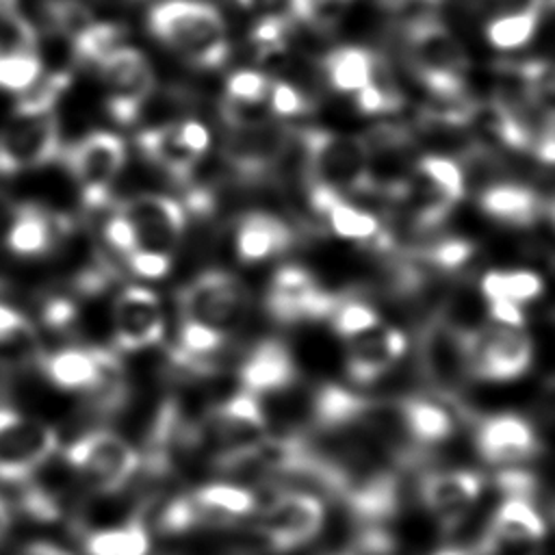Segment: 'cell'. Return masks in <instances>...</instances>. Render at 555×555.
Returning <instances> with one entry per match:
<instances>
[{"mask_svg":"<svg viewBox=\"0 0 555 555\" xmlns=\"http://www.w3.org/2000/svg\"><path fill=\"white\" fill-rule=\"evenodd\" d=\"M150 30L199 69L228 61L230 41L221 11L208 0H163L150 9Z\"/></svg>","mask_w":555,"mask_h":555,"instance_id":"6da1fadb","label":"cell"},{"mask_svg":"<svg viewBox=\"0 0 555 555\" xmlns=\"http://www.w3.org/2000/svg\"><path fill=\"white\" fill-rule=\"evenodd\" d=\"M304 154L308 182L332 189L338 195L369 193V154L360 137L327 128L293 130Z\"/></svg>","mask_w":555,"mask_h":555,"instance_id":"7a4b0ae2","label":"cell"},{"mask_svg":"<svg viewBox=\"0 0 555 555\" xmlns=\"http://www.w3.org/2000/svg\"><path fill=\"white\" fill-rule=\"evenodd\" d=\"M65 464L85 479L93 492H117L141 468V455L115 431L95 429L76 438L63 453Z\"/></svg>","mask_w":555,"mask_h":555,"instance_id":"3957f363","label":"cell"},{"mask_svg":"<svg viewBox=\"0 0 555 555\" xmlns=\"http://www.w3.org/2000/svg\"><path fill=\"white\" fill-rule=\"evenodd\" d=\"M61 156L80 189L82 204L89 210L106 206L111 199L113 182L126 165L124 139L108 130L89 132L67 145Z\"/></svg>","mask_w":555,"mask_h":555,"instance_id":"277c9868","label":"cell"},{"mask_svg":"<svg viewBox=\"0 0 555 555\" xmlns=\"http://www.w3.org/2000/svg\"><path fill=\"white\" fill-rule=\"evenodd\" d=\"M470 340L434 317L421 332L418 366L434 395L455 408L470 375Z\"/></svg>","mask_w":555,"mask_h":555,"instance_id":"5b68a950","label":"cell"},{"mask_svg":"<svg viewBox=\"0 0 555 555\" xmlns=\"http://www.w3.org/2000/svg\"><path fill=\"white\" fill-rule=\"evenodd\" d=\"M95 67L106 91L108 115L121 126L134 124L156 91V76L147 56L124 43L104 54Z\"/></svg>","mask_w":555,"mask_h":555,"instance_id":"8992f818","label":"cell"},{"mask_svg":"<svg viewBox=\"0 0 555 555\" xmlns=\"http://www.w3.org/2000/svg\"><path fill=\"white\" fill-rule=\"evenodd\" d=\"M61 126L54 111H15L0 128V176L39 169L61 158Z\"/></svg>","mask_w":555,"mask_h":555,"instance_id":"52a82bcc","label":"cell"},{"mask_svg":"<svg viewBox=\"0 0 555 555\" xmlns=\"http://www.w3.org/2000/svg\"><path fill=\"white\" fill-rule=\"evenodd\" d=\"M59 451L54 427L0 408V481H26Z\"/></svg>","mask_w":555,"mask_h":555,"instance_id":"ba28073f","label":"cell"},{"mask_svg":"<svg viewBox=\"0 0 555 555\" xmlns=\"http://www.w3.org/2000/svg\"><path fill=\"white\" fill-rule=\"evenodd\" d=\"M178 306L184 321H197L228 334L243 321L249 293L247 286L228 271H204L178 293Z\"/></svg>","mask_w":555,"mask_h":555,"instance_id":"9c48e42d","label":"cell"},{"mask_svg":"<svg viewBox=\"0 0 555 555\" xmlns=\"http://www.w3.org/2000/svg\"><path fill=\"white\" fill-rule=\"evenodd\" d=\"M325 507L308 492L275 494L256 518V531L278 553H288L312 542L323 529Z\"/></svg>","mask_w":555,"mask_h":555,"instance_id":"30bf717a","label":"cell"},{"mask_svg":"<svg viewBox=\"0 0 555 555\" xmlns=\"http://www.w3.org/2000/svg\"><path fill=\"white\" fill-rule=\"evenodd\" d=\"M533 371V343L527 327L488 323L470 340L473 379L509 382Z\"/></svg>","mask_w":555,"mask_h":555,"instance_id":"8fae6325","label":"cell"},{"mask_svg":"<svg viewBox=\"0 0 555 555\" xmlns=\"http://www.w3.org/2000/svg\"><path fill=\"white\" fill-rule=\"evenodd\" d=\"M340 299L325 291L304 267L286 264L271 278L267 310L275 321L301 323L332 319Z\"/></svg>","mask_w":555,"mask_h":555,"instance_id":"7c38bea8","label":"cell"},{"mask_svg":"<svg viewBox=\"0 0 555 555\" xmlns=\"http://www.w3.org/2000/svg\"><path fill=\"white\" fill-rule=\"evenodd\" d=\"M117 212L126 217L134 234V249L130 254L145 251L171 256L186 225L182 204L165 195H137L121 202Z\"/></svg>","mask_w":555,"mask_h":555,"instance_id":"4fadbf2b","label":"cell"},{"mask_svg":"<svg viewBox=\"0 0 555 555\" xmlns=\"http://www.w3.org/2000/svg\"><path fill=\"white\" fill-rule=\"evenodd\" d=\"M291 139L293 130L273 126L269 121L245 128H228L223 158L238 180H264L284 158Z\"/></svg>","mask_w":555,"mask_h":555,"instance_id":"5bb4252c","label":"cell"},{"mask_svg":"<svg viewBox=\"0 0 555 555\" xmlns=\"http://www.w3.org/2000/svg\"><path fill=\"white\" fill-rule=\"evenodd\" d=\"M473 442L477 457L496 466L535 460L542 453L533 423L516 412L479 418L473 425Z\"/></svg>","mask_w":555,"mask_h":555,"instance_id":"9a60e30c","label":"cell"},{"mask_svg":"<svg viewBox=\"0 0 555 555\" xmlns=\"http://www.w3.org/2000/svg\"><path fill=\"white\" fill-rule=\"evenodd\" d=\"M165 338V314L160 299L145 286H126L113 301L115 349L134 353Z\"/></svg>","mask_w":555,"mask_h":555,"instance_id":"2e32d148","label":"cell"},{"mask_svg":"<svg viewBox=\"0 0 555 555\" xmlns=\"http://www.w3.org/2000/svg\"><path fill=\"white\" fill-rule=\"evenodd\" d=\"M486 488L481 473L470 468H451L427 473L418 483V496L425 509L449 533L477 503Z\"/></svg>","mask_w":555,"mask_h":555,"instance_id":"e0dca14e","label":"cell"},{"mask_svg":"<svg viewBox=\"0 0 555 555\" xmlns=\"http://www.w3.org/2000/svg\"><path fill=\"white\" fill-rule=\"evenodd\" d=\"M347 375L353 384L369 386L386 375L405 353L408 338L395 325L384 323V319L347 338Z\"/></svg>","mask_w":555,"mask_h":555,"instance_id":"ac0fdd59","label":"cell"},{"mask_svg":"<svg viewBox=\"0 0 555 555\" xmlns=\"http://www.w3.org/2000/svg\"><path fill=\"white\" fill-rule=\"evenodd\" d=\"M477 208L499 228L529 230L544 215V197L531 184L503 180L475 195Z\"/></svg>","mask_w":555,"mask_h":555,"instance_id":"d6986e66","label":"cell"},{"mask_svg":"<svg viewBox=\"0 0 555 555\" xmlns=\"http://www.w3.org/2000/svg\"><path fill=\"white\" fill-rule=\"evenodd\" d=\"M182 501L191 529L230 525L256 509L254 492L228 481L197 486L189 494H182Z\"/></svg>","mask_w":555,"mask_h":555,"instance_id":"ffe728a7","label":"cell"},{"mask_svg":"<svg viewBox=\"0 0 555 555\" xmlns=\"http://www.w3.org/2000/svg\"><path fill=\"white\" fill-rule=\"evenodd\" d=\"M308 202L312 210L323 217L330 225V230L345 238V241H358V243H373L375 247L386 245V232L382 230L379 219L362 210L353 204H349L343 195L334 193L327 186L308 182Z\"/></svg>","mask_w":555,"mask_h":555,"instance_id":"44dd1931","label":"cell"},{"mask_svg":"<svg viewBox=\"0 0 555 555\" xmlns=\"http://www.w3.org/2000/svg\"><path fill=\"white\" fill-rule=\"evenodd\" d=\"M206 427L217 440L223 442L221 453H225L267 436V416L258 397L241 390L210 412Z\"/></svg>","mask_w":555,"mask_h":555,"instance_id":"7402d4cb","label":"cell"},{"mask_svg":"<svg viewBox=\"0 0 555 555\" xmlns=\"http://www.w3.org/2000/svg\"><path fill=\"white\" fill-rule=\"evenodd\" d=\"M299 377L297 364L282 340L258 343L238 366V382L245 392L264 395L291 388Z\"/></svg>","mask_w":555,"mask_h":555,"instance_id":"603a6c76","label":"cell"},{"mask_svg":"<svg viewBox=\"0 0 555 555\" xmlns=\"http://www.w3.org/2000/svg\"><path fill=\"white\" fill-rule=\"evenodd\" d=\"M67 228L69 225L61 223L56 215L39 204H20L11 215L4 243L15 256H43L54 249L61 232Z\"/></svg>","mask_w":555,"mask_h":555,"instance_id":"cb8c5ba5","label":"cell"},{"mask_svg":"<svg viewBox=\"0 0 555 555\" xmlns=\"http://www.w3.org/2000/svg\"><path fill=\"white\" fill-rule=\"evenodd\" d=\"M104 356L100 347H65L43 356L41 369L56 388L91 395L102 382Z\"/></svg>","mask_w":555,"mask_h":555,"instance_id":"d4e9b609","label":"cell"},{"mask_svg":"<svg viewBox=\"0 0 555 555\" xmlns=\"http://www.w3.org/2000/svg\"><path fill=\"white\" fill-rule=\"evenodd\" d=\"M293 243V232L280 217L271 212H247L236 225L234 247L243 262H260L286 251Z\"/></svg>","mask_w":555,"mask_h":555,"instance_id":"484cf974","label":"cell"},{"mask_svg":"<svg viewBox=\"0 0 555 555\" xmlns=\"http://www.w3.org/2000/svg\"><path fill=\"white\" fill-rule=\"evenodd\" d=\"M137 145L141 154L163 173H167L173 182H189L199 160L182 145L176 121L141 130L137 134Z\"/></svg>","mask_w":555,"mask_h":555,"instance_id":"4316f807","label":"cell"},{"mask_svg":"<svg viewBox=\"0 0 555 555\" xmlns=\"http://www.w3.org/2000/svg\"><path fill=\"white\" fill-rule=\"evenodd\" d=\"M377 56L360 46H343L327 52L321 61L327 85L338 93H358L364 89L377 67Z\"/></svg>","mask_w":555,"mask_h":555,"instance_id":"83f0119b","label":"cell"},{"mask_svg":"<svg viewBox=\"0 0 555 555\" xmlns=\"http://www.w3.org/2000/svg\"><path fill=\"white\" fill-rule=\"evenodd\" d=\"M486 301L535 304L546 291L544 278L535 269H490L477 282Z\"/></svg>","mask_w":555,"mask_h":555,"instance_id":"f1b7e54d","label":"cell"},{"mask_svg":"<svg viewBox=\"0 0 555 555\" xmlns=\"http://www.w3.org/2000/svg\"><path fill=\"white\" fill-rule=\"evenodd\" d=\"M82 548L87 555H147L150 531L141 518H134L117 527L85 533Z\"/></svg>","mask_w":555,"mask_h":555,"instance_id":"f546056e","label":"cell"},{"mask_svg":"<svg viewBox=\"0 0 555 555\" xmlns=\"http://www.w3.org/2000/svg\"><path fill=\"white\" fill-rule=\"evenodd\" d=\"M540 17H542V9L488 17L483 26V37L488 46L494 50H501V52L518 50L535 39L540 28Z\"/></svg>","mask_w":555,"mask_h":555,"instance_id":"4dcf8cb0","label":"cell"},{"mask_svg":"<svg viewBox=\"0 0 555 555\" xmlns=\"http://www.w3.org/2000/svg\"><path fill=\"white\" fill-rule=\"evenodd\" d=\"M43 63L35 52H0V89L26 93L43 76Z\"/></svg>","mask_w":555,"mask_h":555,"instance_id":"1f68e13d","label":"cell"},{"mask_svg":"<svg viewBox=\"0 0 555 555\" xmlns=\"http://www.w3.org/2000/svg\"><path fill=\"white\" fill-rule=\"evenodd\" d=\"M479 254V245L464 236H447L425 247L423 260L427 267L436 271H460L470 264V260Z\"/></svg>","mask_w":555,"mask_h":555,"instance_id":"d6a6232c","label":"cell"},{"mask_svg":"<svg viewBox=\"0 0 555 555\" xmlns=\"http://www.w3.org/2000/svg\"><path fill=\"white\" fill-rule=\"evenodd\" d=\"M288 2H291L293 17L317 33L334 30L343 22L351 4V0H288Z\"/></svg>","mask_w":555,"mask_h":555,"instance_id":"836d02e7","label":"cell"},{"mask_svg":"<svg viewBox=\"0 0 555 555\" xmlns=\"http://www.w3.org/2000/svg\"><path fill=\"white\" fill-rule=\"evenodd\" d=\"M332 327L345 340L377 325L382 317L364 301H340L332 314Z\"/></svg>","mask_w":555,"mask_h":555,"instance_id":"e575fe53","label":"cell"},{"mask_svg":"<svg viewBox=\"0 0 555 555\" xmlns=\"http://www.w3.org/2000/svg\"><path fill=\"white\" fill-rule=\"evenodd\" d=\"M531 100L548 111H555V61L522 59Z\"/></svg>","mask_w":555,"mask_h":555,"instance_id":"d590c367","label":"cell"},{"mask_svg":"<svg viewBox=\"0 0 555 555\" xmlns=\"http://www.w3.org/2000/svg\"><path fill=\"white\" fill-rule=\"evenodd\" d=\"M271 82L262 72L238 69L225 80V98L238 102H269Z\"/></svg>","mask_w":555,"mask_h":555,"instance_id":"8d00e7d4","label":"cell"},{"mask_svg":"<svg viewBox=\"0 0 555 555\" xmlns=\"http://www.w3.org/2000/svg\"><path fill=\"white\" fill-rule=\"evenodd\" d=\"M310 100L306 93H301L299 87L286 82V80H273L269 91V108L275 115L282 117H295L310 111Z\"/></svg>","mask_w":555,"mask_h":555,"instance_id":"74e56055","label":"cell"},{"mask_svg":"<svg viewBox=\"0 0 555 555\" xmlns=\"http://www.w3.org/2000/svg\"><path fill=\"white\" fill-rule=\"evenodd\" d=\"M35 340L30 321L13 306L0 304V347H26Z\"/></svg>","mask_w":555,"mask_h":555,"instance_id":"f35d334b","label":"cell"},{"mask_svg":"<svg viewBox=\"0 0 555 555\" xmlns=\"http://www.w3.org/2000/svg\"><path fill=\"white\" fill-rule=\"evenodd\" d=\"M128 267L147 280H160L169 273L171 269V256H163V254H145V251H134L130 256H126Z\"/></svg>","mask_w":555,"mask_h":555,"instance_id":"ab89813d","label":"cell"},{"mask_svg":"<svg viewBox=\"0 0 555 555\" xmlns=\"http://www.w3.org/2000/svg\"><path fill=\"white\" fill-rule=\"evenodd\" d=\"M176 126H178V137L182 141V145L193 156L202 158L208 152V147H210V132H208V128L202 121H197V119H180V121H176Z\"/></svg>","mask_w":555,"mask_h":555,"instance_id":"60d3db41","label":"cell"},{"mask_svg":"<svg viewBox=\"0 0 555 555\" xmlns=\"http://www.w3.org/2000/svg\"><path fill=\"white\" fill-rule=\"evenodd\" d=\"M78 317V308L72 299H65V297H54L50 299L46 306H43V312H41V319L48 327L52 330H65L67 325H72Z\"/></svg>","mask_w":555,"mask_h":555,"instance_id":"b9f144b4","label":"cell"},{"mask_svg":"<svg viewBox=\"0 0 555 555\" xmlns=\"http://www.w3.org/2000/svg\"><path fill=\"white\" fill-rule=\"evenodd\" d=\"M15 555H74L72 551L56 546L52 542H28L26 546H22Z\"/></svg>","mask_w":555,"mask_h":555,"instance_id":"7bdbcfd3","label":"cell"},{"mask_svg":"<svg viewBox=\"0 0 555 555\" xmlns=\"http://www.w3.org/2000/svg\"><path fill=\"white\" fill-rule=\"evenodd\" d=\"M9 529H11V512L7 501L0 496V542L7 538Z\"/></svg>","mask_w":555,"mask_h":555,"instance_id":"ee69618b","label":"cell"},{"mask_svg":"<svg viewBox=\"0 0 555 555\" xmlns=\"http://www.w3.org/2000/svg\"><path fill=\"white\" fill-rule=\"evenodd\" d=\"M544 217L551 223V228L555 230V197L553 199H544Z\"/></svg>","mask_w":555,"mask_h":555,"instance_id":"f6af8a7d","label":"cell"},{"mask_svg":"<svg viewBox=\"0 0 555 555\" xmlns=\"http://www.w3.org/2000/svg\"><path fill=\"white\" fill-rule=\"evenodd\" d=\"M327 555H353L351 551H334V553H327Z\"/></svg>","mask_w":555,"mask_h":555,"instance_id":"bcb514c9","label":"cell"},{"mask_svg":"<svg viewBox=\"0 0 555 555\" xmlns=\"http://www.w3.org/2000/svg\"><path fill=\"white\" fill-rule=\"evenodd\" d=\"M106 2H121V4H128V2H137V0H106Z\"/></svg>","mask_w":555,"mask_h":555,"instance_id":"7dc6e473","label":"cell"},{"mask_svg":"<svg viewBox=\"0 0 555 555\" xmlns=\"http://www.w3.org/2000/svg\"><path fill=\"white\" fill-rule=\"evenodd\" d=\"M548 9H555V0H553V2H551V4H548Z\"/></svg>","mask_w":555,"mask_h":555,"instance_id":"c3c4849f","label":"cell"},{"mask_svg":"<svg viewBox=\"0 0 555 555\" xmlns=\"http://www.w3.org/2000/svg\"><path fill=\"white\" fill-rule=\"evenodd\" d=\"M553 314H555V310H553Z\"/></svg>","mask_w":555,"mask_h":555,"instance_id":"681fc988","label":"cell"}]
</instances>
